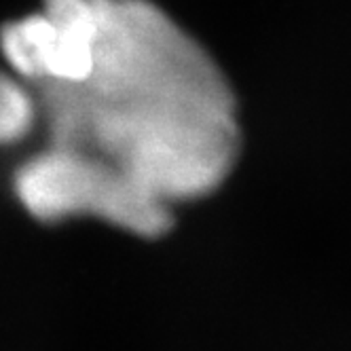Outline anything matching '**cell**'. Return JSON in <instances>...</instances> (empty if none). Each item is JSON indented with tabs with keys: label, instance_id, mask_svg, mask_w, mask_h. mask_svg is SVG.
I'll return each mask as SVG.
<instances>
[{
	"label": "cell",
	"instance_id": "obj_3",
	"mask_svg": "<svg viewBox=\"0 0 351 351\" xmlns=\"http://www.w3.org/2000/svg\"><path fill=\"white\" fill-rule=\"evenodd\" d=\"M36 119L34 97L21 83L0 72V144H11L26 136Z\"/></svg>",
	"mask_w": 351,
	"mask_h": 351
},
{
	"label": "cell",
	"instance_id": "obj_2",
	"mask_svg": "<svg viewBox=\"0 0 351 351\" xmlns=\"http://www.w3.org/2000/svg\"><path fill=\"white\" fill-rule=\"evenodd\" d=\"M15 193L45 222L93 214L142 237H159L171 227L165 202L104 159L77 150L51 146L26 161L15 173Z\"/></svg>",
	"mask_w": 351,
	"mask_h": 351
},
{
	"label": "cell",
	"instance_id": "obj_1",
	"mask_svg": "<svg viewBox=\"0 0 351 351\" xmlns=\"http://www.w3.org/2000/svg\"><path fill=\"white\" fill-rule=\"evenodd\" d=\"M87 79L34 85L51 146L93 155L171 206L212 193L239 153L214 60L148 0H93Z\"/></svg>",
	"mask_w": 351,
	"mask_h": 351
}]
</instances>
